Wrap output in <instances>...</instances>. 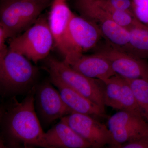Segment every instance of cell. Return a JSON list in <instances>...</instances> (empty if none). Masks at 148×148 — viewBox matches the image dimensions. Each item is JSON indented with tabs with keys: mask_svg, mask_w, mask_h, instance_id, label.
Returning <instances> with one entry per match:
<instances>
[{
	"mask_svg": "<svg viewBox=\"0 0 148 148\" xmlns=\"http://www.w3.org/2000/svg\"><path fill=\"white\" fill-rule=\"evenodd\" d=\"M36 86L21 102L15 97L1 112L3 144L10 147L45 148V132L35 107Z\"/></svg>",
	"mask_w": 148,
	"mask_h": 148,
	"instance_id": "1",
	"label": "cell"
},
{
	"mask_svg": "<svg viewBox=\"0 0 148 148\" xmlns=\"http://www.w3.org/2000/svg\"><path fill=\"white\" fill-rule=\"evenodd\" d=\"M38 69L25 56L9 49L0 59V85L3 95L29 92L35 86Z\"/></svg>",
	"mask_w": 148,
	"mask_h": 148,
	"instance_id": "2",
	"label": "cell"
},
{
	"mask_svg": "<svg viewBox=\"0 0 148 148\" xmlns=\"http://www.w3.org/2000/svg\"><path fill=\"white\" fill-rule=\"evenodd\" d=\"M51 1L5 0L1 1L0 26L11 37L34 23Z\"/></svg>",
	"mask_w": 148,
	"mask_h": 148,
	"instance_id": "3",
	"label": "cell"
},
{
	"mask_svg": "<svg viewBox=\"0 0 148 148\" xmlns=\"http://www.w3.org/2000/svg\"><path fill=\"white\" fill-rule=\"evenodd\" d=\"M53 43L48 21L40 18L22 34L14 38L10 43L9 49L21 53L36 64L47 57Z\"/></svg>",
	"mask_w": 148,
	"mask_h": 148,
	"instance_id": "4",
	"label": "cell"
},
{
	"mask_svg": "<svg viewBox=\"0 0 148 148\" xmlns=\"http://www.w3.org/2000/svg\"><path fill=\"white\" fill-rule=\"evenodd\" d=\"M47 71L105 111L103 90L100 80L85 76L64 61L50 57L47 59Z\"/></svg>",
	"mask_w": 148,
	"mask_h": 148,
	"instance_id": "5",
	"label": "cell"
},
{
	"mask_svg": "<svg viewBox=\"0 0 148 148\" xmlns=\"http://www.w3.org/2000/svg\"><path fill=\"white\" fill-rule=\"evenodd\" d=\"M76 6L81 16L98 26L109 44L122 50L127 46L129 31L116 23L95 0H77Z\"/></svg>",
	"mask_w": 148,
	"mask_h": 148,
	"instance_id": "6",
	"label": "cell"
},
{
	"mask_svg": "<svg viewBox=\"0 0 148 148\" xmlns=\"http://www.w3.org/2000/svg\"><path fill=\"white\" fill-rule=\"evenodd\" d=\"M101 36V31L95 23L73 13L66 32L64 60L68 61L94 48Z\"/></svg>",
	"mask_w": 148,
	"mask_h": 148,
	"instance_id": "7",
	"label": "cell"
},
{
	"mask_svg": "<svg viewBox=\"0 0 148 148\" xmlns=\"http://www.w3.org/2000/svg\"><path fill=\"white\" fill-rule=\"evenodd\" d=\"M108 126L111 133L112 147L120 148L123 144L148 134V123L142 116L119 111L110 117Z\"/></svg>",
	"mask_w": 148,
	"mask_h": 148,
	"instance_id": "8",
	"label": "cell"
},
{
	"mask_svg": "<svg viewBox=\"0 0 148 148\" xmlns=\"http://www.w3.org/2000/svg\"><path fill=\"white\" fill-rule=\"evenodd\" d=\"M52 84L45 81L36 86L35 109L40 122L47 126L73 112Z\"/></svg>",
	"mask_w": 148,
	"mask_h": 148,
	"instance_id": "9",
	"label": "cell"
},
{
	"mask_svg": "<svg viewBox=\"0 0 148 148\" xmlns=\"http://www.w3.org/2000/svg\"><path fill=\"white\" fill-rule=\"evenodd\" d=\"M96 53L106 58L114 73L126 79L148 80V63L145 59L137 58L110 44Z\"/></svg>",
	"mask_w": 148,
	"mask_h": 148,
	"instance_id": "10",
	"label": "cell"
},
{
	"mask_svg": "<svg viewBox=\"0 0 148 148\" xmlns=\"http://www.w3.org/2000/svg\"><path fill=\"white\" fill-rule=\"evenodd\" d=\"M92 148H102L110 145L111 133L106 125L101 123L88 115L72 112L61 118Z\"/></svg>",
	"mask_w": 148,
	"mask_h": 148,
	"instance_id": "11",
	"label": "cell"
},
{
	"mask_svg": "<svg viewBox=\"0 0 148 148\" xmlns=\"http://www.w3.org/2000/svg\"><path fill=\"white\" fill-rule=\"evenodd\" d=\"M50 82L58 88L61 98L73 112L91 116H102L105 111L95 103L70 87L57 77L49 75Z\"/></svg>",
	"mask_w": 148,
	"mask_h": 148,
	"instance_id": "12",
	"label": "cell"
},
{
	"mask_svg": "<svg viewBox=\"0 0 148 148\" xmlns=\"http://www.w3.org/2000/svg\"><path fill=\"white\" fill-rule=\"evenodd\" d=\"M73 13L66 0H52L49 24L56 46L64 58L66 55V32Z\"/></svg>",
	"mask_w": 148,
	"mask_h": 148,
	"instance_id": "13",
	"label": "cell"
},
{
	"mask_svg": "<svg viewBox=\"0 0 148 148\" xmlns=\"http://www.w3.org/2000/svg\"><path fill=\"white\" fill-rule=\"evenodd\" d=\"M64 61L77 71L94 79L104 80L116 75L108 61L97 53L88 55L83 54Z\"/></svg>",
	"mask_w": 148,
	"mask_h": 148,
	"instance_id": "14",
	"label": "cell"
},
{
	"mask_svg": "<svg viewBox=\"0 0 148 148\" xmlns=\"http://www.w3.org/2000/svg\"><path fill=\"white\" fill-rule=\"evenodd\" d=\"M44 140L47 148H92L89 143L62 120L45 132Z\"/></svg>",
	"mask_w": 148,
	"mask_h": 148,
	"instance_id": "15",
	"label": "cell"
},
{
	"mask_svg": "<svg viewBox=\"0 0 148 148\" xmlns=\"http://www.w3.org/2000/svg\"><path fill=\"white\" fill-rule=\"evenodd\" d=\"M130 39L123 51L137 58H148V28L142 24L128 30Z\"/></svg>",
	"mask_w": 148,
	"mask_h": 148,
	"instance_id": "16",
	"label": "cell"
},
{
	"mask_svg": "<svg viewBox=\"0 0 148 148\" xmlns=\"http://www.w3.org/2000/svg\"><path fill=\"white\" fill-rule=\"evenodd\" d=\"M100 81L102 84L101 86L105 106L119 110L123 77L116 74L110 78Z\"/></svg>",
	"mask_w": 148,
	"mask_h": 148,
	"instance_id": "17",
	"label": "cell"
},
{
	"mask_svg": "<svg viewBox=\"0 0 148 148\" xmlns=\"http://www.w3.org/2000/svg\"><path fill=\"white\" fill-rule=\"evenodd\" d=\"M125 79L133 91L142 116L148 123V80Z\"/></svg>",
	"mask_w": 148,
	"mask_h": 148,
	"instance_id": "18",
	"label": "cell"
},
{
	"mask_svg": "<svg viewBox=\"0 0 148 148\" xmlns=\"http://www.w3.org/2000/svg\"><path fill=\"white\" fill-rule=\"evenodd\" d=\"M95 1L109 16L121 27L128 30L140 24L132 13L115 8L109 4L105 0Z\"/></svg>",
	"mask_w": 148,
	"mask_h": 148,
	"instance_id": "19",
	"label": "cell"
},
{
	"mask_svg": "<svg viewBox=\"0 0 148 148\" xmlns=\"http://www.w3.org/2000/svg\"><path fill=\"white\" fill-rule=\"evenodd\" d=\"M119 110L127 111L142 116L132 88L124 78Z\"/></svg>",
	"mask_w": 148,
	"mask_h": 148,
	"instance_id": "20",
	"label": "cell"
},
{
	"mask_svg": "<svg viewBox=\"0 0 148 148\" xmlns=\"http://www.w3.org/2000/svg\"><path fill=\"white\" fill-rule=\"evenodd\" d=\"M132 12L136 19L148 28V0H132Z\"/></svg>",
	"mask_w": 148,
	"mask_h": 148,
	"instance_id": "21",
	"label": "cell"
},
{
	"mask_svg": "<svg viewBox=\"0 0 148 148\" xmlns=\"http://www.w3.org/2000/svg\"><path fill=\"white\" fill-rule=\"evenodd\" d=\"M120 148H148V134L125 143Z\"/></svg>",
	"mask_w": 148,
	"mask_h": 148,
	"instance_id": "22",
	"label": "cell"
},
{
	"mask_svg": "<svg viewBox=\"0 0 148 148\" xmlns=\"http://www.w3.org/2000/svg\"><path fill=\"white\" fill-rule=\"evenodd\" d=\"M105 1L107 3H108L109 4L115 8L128 12L132 13V0H105Z\"/></svg>",
	"mask_w": 148,
	"mask_h": 148,
	"instance_id": "23",
	"label": "cell"
},
{
	"mask_svg": "<svg viewBox=\"0 0 148 148\" xmlns=\"http://www.w3.org/2000/svg\"><path fill=\"white\" fill-rule=\"evenodd\" d=\"M8 38L9 36L7 31L0 26V59L3 58L9 51V48L5 43L6 40Z\"/></svg>",
	"mask_w": 148,
	"mask_h": 148,
	"instance_id": "24",
	"label": "cell"
},
{
	"mask_svg": "<svg viewBox=\"0 0 148 148\" xmlns=\"http://www.w3.org/2000/svg\"><path fill=\"white\" fill-rule=\"evenodd\" d=\"M5 1V0H1V1ZM44 1H52V0H44Z\"/></svg>",
	"mask_w": 148,
	"mask_h": 148,
	"instance_id": "25",
	"label": "cell"
}]
</instances>
